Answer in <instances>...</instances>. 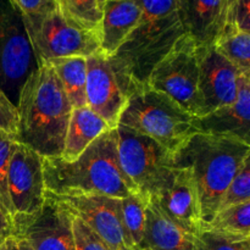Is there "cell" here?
I'll return each instance as SVG.
<instances>
[{"mask_svg":"<svg viewBox=\"0 0 250 250\" xmlns=\"http://www.w3.org/2000/svg\"><path fill=\"white\" fill-rule=\"evenodd\" d=\"M117 125L146 134L172 155L200 132L198 117L146 83L137 85L129 95Z\"/></svg>","mask_w":250,"mask_h":250,"instance_id":"obj_5","label":"cell"},{"mask_svg":"<svg viewBox=\"0 0 250 250\" xmlns=\"http://www.w3.org/2000/svg\"><path fill=\"white\" fill-rule=\"evenodd\" d=\"M121 167L148 200L164 187L173 172L172 154L146 134L124 125L115 127Z\"/></svg>","mask_w":250,"mask_h":250,"instance_id":"obj_8","label":"cell"},{"mask_svg":"<svg viewBox=\"0 0 250 250\" xmlns=\"http://www.w3.org/2000/svg\"><path fill=\"white\" fill-rule=\"evenodd\" d=\"M202 229L250 237V202L220 209L211 221Z\"/></svg>","mask_w":250,"mask_h":250,"instance_id":"obj_24","label":"cell"},{"mask_svg":"<svg viewBox=\"0 0 250 250\" xmlns=\"http://www.w3.org/2000/svg\"><path fill=\"white\" fill-rule=\"evenodd\" d=\"M227 22L250 33V0H233L229 6Z\"/></svg>","mask_w":250,"mask_h":250,"instance_id":"obj_32","label":"cell"},{"mask_svg":"<svg viewBox=\"0 0 250 250\" xmlns=\"http://www.w3.org/2000/svg\"><path fill=\"white\" fill-rule=\"evenodd\" d=\"M9 4L21 16H38L59 6L58 0H10Z\"/></svg>","mask_w":250,"mask_h":250,"instance_id":"obj_31","label":"cell"},{"mask_svg":"<svg viewBox=\"0 0 250 250\" xmlns=\"http://www.w3.org/2000/svg\"><path fill=\"white\" fill-rule=\"evenodd\" d=\"M72 237L75 250H110L92 229L76 216L72 217Z\"/></svg>","mask_w":250,"mask_h":250,"instance_id":"obj_29","label":"cell"},{"mask_svg":"<svg viewBox=\"0 0 250 250\" xmlns=\"http://www.w3.org/2000/svg\"><path fill=\"white\" fill-rule=\"evenodd\" d=\"M60 9L78 24L98 33L103 16L98 0H62Z\"/></svg>","mask_w":250,"mask_h":250,"instance_id":"obj_26","label":"cell"},{"mask_svg":"<svg viewBox=\"0 0 250 250\" xmlns=\"http://www.w3.org/2000/svg\"><path fill=\"white\" fill-rule=\"evenodd\" d=\"M58 4H59V6H61V4H62V0H58Z\"/></svg>","mask_w":250,"mask_h":250,"instance_id":"obj_36","label":"cell"},{"mask_svg":"<svg viewBox=\"0 0 250 250\" xmlns=\"http://www.w3.org/2000/svg\"><path fill=\"white\" fill-rule=\"evenodd\" d=\"M12 236V225L0 208V239H6Z\"/></svg>","mask_w":250,"mask_h":250,"instance_id":"obj_33","label":"cell"},{"mask_svg":"<svg viewBox=\"0 0 250 250\" xmlns=\"http://www.w3.org/2000/svg\"><path fill=\"white\" fill-rule=\"evenodd\" d=\"M16 143V136L0 129V208L11 225L14 224V211L7 193V167Z\"/></svg>","mask_w":250,"mask_h":250,"instance_id":"obj_27","label":"cell"},{"mask_svg":"<svg viewBox=\"0 0 250 250\" xmlns=\"http://www.w3.org/2000/svg\"><path fill=\"white\" fill-rule=\"evenodd\" d=\"M122 226L127 236L129 250H138L146 229V200L139 194L117 199Z\"/></svg>","mask_w":250,"mask_h":250,"instance_id":"obj_23","label":"cell"},{"mask_svg":"<svg viewBox=\"0 0 250 250\" xmlns=\"http://www.w3.org/2000/svg\"><path fill=\"white\" fill-rule=\"evenodd\" d=\"M229 6V0H177L185 32L199 48L214 44L226 26Z\"/></svg>","mask_w":250,"mask_h":250,"instance_id":"obj_16","label":"cell"},{"mask_svg":"<svg viewBox=\"0 0 250 250\" xmlns=\"http://www.w3.org/2000/svg\"><path fill=\"white\" fill-rule=\"evenodd\" d=\"M37 63L54 59L87 56L100 50L97 32L84 28L60 6L38 16H21Z\"/></svg>","mask_w":250,"mask_h":250,"instance_id":"obj_6","label":"cell"},{"mask_svg":"<svg viewBox=\"0 0 250 250\" xmlns=\"http://www.w3.org/2000/svg\"><path fill=\"white\" fill-rule=\"evenodd\" d=\"M198 56L199 93L205 116L236 100L242 71L212 45L198 46Z\"/></svg>","mask_w":250,"mask_h":250,"instance_id":"obj_14","label":"cell"},{"mask_svg":"<svg viewBox=\"0 0 250 250\" xmlns=\"http://www.w3.org/2000/svg\"><path fill=\"white\" fill-rule=\"evenodd\" d=\"M232 1H233V0H229V2H231V4H232Z\"/></svg>","mask_w":250,"mask_h":250,"instance_id":"obj_38","label":"cell"},{"mask_svg":"<svg viewBox=\"0 0 250 250\" xmlns=\"http://www.w3.org/2000/svg\"><path fill=\"white\" fill-rule=\"evenodd\" d=\"M109 129L111 127L88 106L72 109L61 159L66 163L75 161L90 143Z\"/></svg>","mask_w":250,"mask_h":250,"instance_id":"obj_20","label":"cell"},{"mask_svg":"<svg viewBox=\"0 0 250 250\" xmlns=\"http://www.w3.org/2000/svg\"><path fill=\"white\" fill-rule=\"evenodd\" d=\"M148 200L161 214L192 236L202 229L197 190L189 168L173 167L168 182Z\"/></svg>","mask_w":250,"mask_h":250,"instance_id":"obj_13","label":"cell"},{"mask_svg":"<svg viewBox=\"0 0 250 250\" xmlns=\"http://www.w3.org/2000/svg\"><path fill=\"white\" fill-rule=\"evenodd\" d=\"M46 194L92 229L110 250H129L116 198L94 194Z\"/></svg>","mask_w":250,"mask_h":250,"instance_id":"obj_11","label":"cell"},{"mask_svg":"<svg viewBox=\"0 0 250 250\" xmlns=\"http://www.w3.org/2000/svg\"><path fill=\"white\" fill-rule=\"evenodd\" d=\"M212 46L242 72H250V33L227 22Z\"/></svg>","mask_w":250,"mask_h":250,"instance_id":"obj_22","label":"cell"},{"mask_svg":"<svg viewBox=\"0 0 250 250\" xmlns=\"http://www.w3.org/2000/svg\"><path fill=\"white\" fill-rule=\"evenodd\" d=\"M72 214L49 197L42 211L12 234L17 250H75Z\"/></svg>","mask_w":250,"mask_h":250,"instance_id":"obj_12","label":"cell"},{"mask_svg":"<svg viewBox=\"0 0 250 250\" xmlns=\"http://www.w3.org/2000/svg\"><path fill=\"white\" fill-rule=\"evenodd\" d=\"M98 1H99V5L100 7H102V11H103V5H104V2L106 1V0H98Z\"/></svg>","mask_w":250,"mask_h":250,"instance_id":"obj_35","label":"cell"},{"mask_svg":"<svg viewBox=\"0 0 250 250\" xmlns=\"http://www.w3.org/2000/svg\"><path fill=\"white\" fill-rule=\"evenodd\" d=\"M85 61L87 106L115 128L138 83L120 70L112 56L104 55L100 50L87 56Z\"/></svg>","mask_w":250,"mask_h":250,"instance_id":"obj_10","label":"cell"},{"mask_svg":"<svg viewBox=\"0 0 250 250\" xmlns=\"http://www.w3.org/2000/svg\"><path fill=\"white\" fill-rule=\"evenodd\" d=\"M138 250H195L194 236L173 224L148 200L146 229Z\"/></svg>","mask_w":250,"mask_h":250,"instance_id":"obj_19","label":"cell"},{"mask_svg":"<svg viewBox=\"0 0 250 250\" xmlns=\"http://www.w3.org/2000/svg\"><path fill=\"white\" fill-rule=\"evenodd\" d=\"M142 17L139 0H106L103 5V16L99 24L100 51L114 56Z\"/></svg>","mask_w":250,"mask_h":250,"instance_id":"obj_18","label":"cell"},{"mask_svg":"<svg viewBox=\"0 0 250 250\" xmlns=\"http://www.w3.org/2000/svg\"><path fill=\"white\" fill-rule=\"evenodd\" d=\"M248 158L249 143L233 136L205 132L194 134L172 155L173 167H187L192 173L203 226L219 211L229 183Z\"/></svg>","mask_w":250,"mask_h":250,"instance_id":"obj_3","label":"cell"},{"mask_svg":"<svg viewBox=\"0 0 250 250\" xmlns=\"http://www.w3.org/2000/svg\"><path fill=\"white\" fill-rule=\"evenodd\" d=\"M0 250H17L15 239L12 237H9V238L5 239L1 243V246H0Z\"/></svg>","mask_w":250,"mask_h":250,"instance_id":"obj_34","label":"cell"},{"mask_svg":"<svg viewBox=\"0 0 250 250\" xmlns=\"http://www.w3.org/2000/svg\"><path fill=\"white\" fill-rule=\"evenodd\" d=\"M19 114L17 107L0 88V129L17 136Z\"/></svg>","mask_w":250,"mask_h":250,"instance_id":"obj_30","label":"cell"},{"mask_svg":"<svg viewBox=\"0 0 250 250\" xmlns=\"http://www.w3.org/2000/svg\"><path fill=\"white\" fill-rule=\"evenodd\" d=\"M58 75L63 90L72 107L87 106L85 82H87V61L83 56L54 59L49 61Z\"/></svg>","mask_w":250,"mask_h":250,"instance_id":"obj_21","label":"cell"},{"mask_svg":"<svg viewBox=\"0 0 250 250\" xmlns=\"http://www.w3.org/2000/svg\"><path fill=\"white\" fill-rule=\"evenodd\" d=\"M7 2H10V0H7Z\"/></svg>","mask_w":250,"mask_h":250,"instance_id":"obj_39","label":"cell"},{"mask_svg":"<svg viewBox=\"0 0 250 250\" xmlns=\"http://www.w3.org/2000/svg\"><path fill=\"white\" fill-rule=\"evenodd\" d=\"M33 50L19 11L0 1V78L23 82L34 67Z\"/></svg>","mask_w":250,"mask_h":250,"instance_id":"obj_15","label":"cell"},{"mask_svg":"<svg viewBox=\"0 0 250 250\" xmlns=\"http://www.w3.org/2000/svg\"><path fill=\"white\" fill-rule=\"evenodd\" d=\"M200 132L233 136L250 144V72H242L232 104L198 119Z\"/></svg>","mask_w":250,"mask_h":250,"instance_id":"obj_17","label":"cell"},{"mask_svg":"<svg viewBox=\"0 0 250 250\" xmlns=\"http://www.w3.org/2000/svg\"><path fill=\"white\" fill-rule=\"evenodd\" d=\"M45 188L53 194H94L121 198L138 194L121 167L115 128L98 137L72 163L43 158Z\"/></svg>","mask_w":250,"mask_h":250,"instance_id":"obj_2","label":"cell"},{"mask_svg":"<svg viewBox=\"0 0 250 250\" xmlns=\"http://www.w3.org/2000/svg\"><path fill=\"white\" fill-rule=\"evenodd\" d=\"M142 17L121 48L112 56L120 70L138 84H146L154 66L187 34L177 0H139Z\"/></svg>","mask_w":250,"mask_h":250,"instance_id":"obj_4","label":"cell"},{"mask_svg":"<svg viewBox=\"0 0 250 250\" xmlns=\"http://www.w3.org/2000/svg\"><path fill=\"white\" fill-rule=\"evenodd\" d=\"M248 202H250V158L244 161L241 170L229 183L221 200L220 209Z\"/></svg>","mask_w":250,"mask_h":250,"instance_id":"obj_28","label":"cell"},{"mask_svg":"<svg viewBox=\"0 0 250 250\" xmlns=\"http://www.w3.org/2000/svg\"><path fill=\"white\" fill-rule=\"evenodd\" d=\"M195 250H250V237L200 229L194 234Z\"/></svg>","mask_w":250,"mask_h":250,"instance_id":"obj_25","label":"cell"},{"mask_svg":"<svg viewBox=\"0 0 250 250\" xmlns=\"http://www.w3.org/2000/svg\"><path fill=\"white\" fill-rule=\"evenodd\" d=\"M45 192L43 158L16 143L7 167V193L14 211L12 234L42 211Z\"/></svg>","mask_w":250,"mask_h":250,"instance_id":"obj_9","label":"cell"},{"mask_svg":"<svg viewBox=\"0 0 250 250\" xmlns=\"http://www.w3.org/2000/svg\"><path fill=\"white\" fill-rule=\"evenodd\" d=\"M5 241V239H0V246H1V243H2V242H4Z\"/></svg>","mask_w":250,"mask_h":250,"instance_id":"obj_37","label":"cell"},{"mask_svg":"<svg viewBox=\"0 0 250 250\" xmlns=\"http://www.w3.org/2000/svg\"><path fill=\"white\" fill-rule=\"evenodd\" d=\"M17 143L42 158H61L72 105L53 66L37 63L20 89Z\"/></svg>","mask_w":250,"mask_h":250,"instance_id":"obj_1","label":"cell"},{"mask_svg":"<svg viewBox=\"0 0 250 250\" xmlns=\"http://www.w3.org/2000/svg\"><path fill=\"white\" fill-rule=\"evenodd\" d=\"M146 84L167 95L193 116H204L199 93L198 46L188 34L181 37L154 66Z\"/></svg>","mask_w":250,"mask_h":250,"instance_id":"obj_7","label":"cell"}]
</instances>
